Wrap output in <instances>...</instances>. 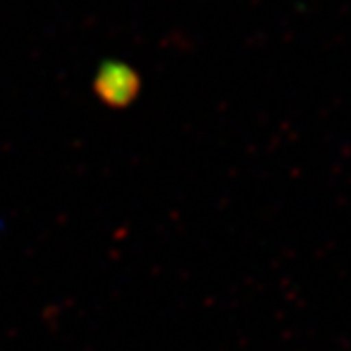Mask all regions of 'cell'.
I'll list each match as a JSON object with an SVG mask.
<instances>
[{"mask_svg":"<svg viewBox=\"0 0 351 351\" xmlns=\"http://www.w3.org/2000/svg\"><path fill=\"white\" fill-rule=\"evenodd\" d=\"M98 94L112 106H125L137 94V80L125 69H110L98 78Z\"/></svg>","mask_w":351,"mask_h":351,"instance_id":"6da1fadb","label":"cell"}]
</instances>
